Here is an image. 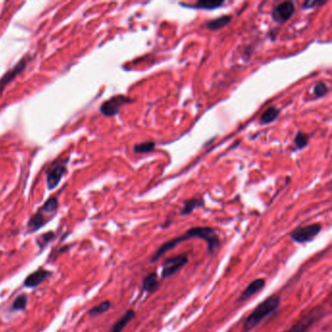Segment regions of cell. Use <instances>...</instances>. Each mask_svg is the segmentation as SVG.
Here are the masks:
<instances>
[{"label":"cell","mask_w":332,"mask_h":332,"mask_svg":"<svg viewBox=\"0 0 332 332\" xmlns=\"http://www.w3.org/2000/svg\"><path fill=\"white\" fill-rule=\"evenodd\" d=\"M309 135H306L302 132H298L295 139H294V144L298 149H303L304 147H306L309 143Z\"/></svg>","instance_id":"7402d4cb"},{"label":"cell","mask_w":332,"mask_h":332,"mask_svg":"<svg viewBox=\"0 0 332 332\" xmlns=\"http://www.w3.org/2000/svg\"><path fill=\"white\" fill-rule=\"evenodd\" d=\"M205 205L204 200L200 197V198H192L187 201L184 202L183 207L180 211V215H188L192 211H194L196 208L202 207Z\"/></svg>","instance_id":"2e32d148"},{"label":"cell","mask_w":332,"mask_h":332,"mask_svg":"<svg viewBox=\"0 0 332 332\" xmlns=\"http://www.w3.org/2000/svg\"><path fill=\"white\" fill-rule=\"evenodd\" d=\"M322 226L318 223H314L306 226H300L290 233V238L297 244H305L313 241L320 233Z\"/></svg>","instance_id":"5b68a950"},{"label":"cell","mask_w":332,"mask_h":332,"mask_svg":"<svg viewBox=\"0 0 332 332\" xmlns=\"http://www.w3.org/2000/svg\"><path fill=\"white\" fill-rule=\"evenodd\" d=\"M52 273L49 272L47 270L43 269V268H39L36 270L35 272H33L32 274H30L27 279L24 282V285L26 287L29 288H34L37 287L40 284H42L49 276H51Z\"/></svg>","instance_id":"8fae6325"},{"label":"cell","mask_w":332,"mask_h":332,"mask_svg":"<svg viewBox=\"0 0 332 332\" xmlns=\"http://www.w3.org/2000/svg\"><path fill=\"white\" fill-rule=\"evenodd\" d=\"M224 4V1H216V0H201L198 1L195 5H191L195 9H205V10H213L222 7Z\"/></svg>","instance_id":"e0dca14e"},{"label":"cell","mask_w":332,"mask_h":332,"mask_svg":"<svg viewBox=\"0 0 332 332\" xmlns=\"http://www.w3.org/2000/svg\"><path fill=\"white\" fill-rule=\"evenodd\" d=\"M134 100L124 95H116L105 100L99 107V111L106 117H113L119 113L122 106Z\"/></svg>","instance_id":"8992f818"},{"label":"cell","mask_w":332,"mask_h":332,"mask_svg":"<svg viewBox=\"0 0 332 332\" xmlns=\"http://www.w3.org/2000/svg\"><path fill=\"white\" fill-rule=\"evenodd\" d=\"M160 287V281L156 272L148 274L143 281V289L144 292L154 293Z\"/></svg>","instance_id":"4fadbf2b"},{"label":"cell","mask_w":332,"mask_h":332,"mask_svg":"<svg viewBox=\"0 0 332 332\" xmlns=\"http://www.w3.org/2000/svg\"><path fill=\"white\" fill-rule=\"evenodd\" d=\"M294 12H295V5L293 2H291V1L282 2L274 8L273 13H272V18L277 23L284 24L293 16Z\"/></svg>","instance_id":"30bf717a"},{"label":"cell","mask_w":332,"mask_h":332,"mask_svg":"<svg viewBox=\"0 0 332 332\" xmlns=\"http://www.w3.org/2000/svg\"><path fill=\"white\" fill-rule=\"evenodd\" d=\"M231 21H232V17L229 16V15L219 17V18H216V19H213V20L207 22L206 23V28L209 31L216 32V31L222 30L224 27L228 26Z\"/></svg>","instance_id":"9a60e30c"},{"label":"cell","mask_w":332,"mask_h":332,"mask_svg":"<svg viewBox=\"0 0 332 332\" xmlns=\"http://www.w3.org/2000/svg\"><path fill=\"white\" fill-rule=\"evenodd\" d=\"M265 285H266V282H265L264 279H256V280H254L243 291V293L241 294V296L239 297L238 301L239 302H245V301L249 300L254 294H256L260 290H262L265 287Z\"/></svg>","instance_id":"7c38bea8"},{"label":"cell","mask_w":332,"mask_h":332,"mask_svg":"<svg viewBox=\"0 0 332 332\" xmlns=\"http://www.w3.org/2000/svg\"><path fill=\"white\" fill-rule=\"evenodd\" d=\"M30 62V57H25L15 66H13L11 69H9L1 78H0V94L4 91V89L10 84L13 80L16 78L18 75H20L27 67L28 63Z\"/></svg>","instance_id":"9c48e42d"},{"label":"cell","mask_w":332,"mask_h":332,"mask_svg":"<svg viewBox=\"0 0 332 332\" xmlns=\"http://www.w3.org/2000/svg\"><path fill=\"white\" fill-rule=\"evenodd\" d=\"M28 305V297L26 294H21L12 304L13 311H24Z\"/></svg>","instance_id":"44dd1931"},{"label":"cell","mask_w":332,"mask_h":332,"mask_svg":"<svg viewBox=\"0 0 332 332\" xmlns=\"http://www.w3.org/2000/svg\"><path fill=\"white\" fill-rule=\"evenodd\" d=\"M281 299L278 295L274 294L267 297L263 302L256 306V308L250 314L245 320L243 330L250 332L254 327H256L264 318L273 314L280 306Z\"/></svg>","instance_id":"7a4b0ae2"},{"label":"cell","mask_w":332,"mask_h":332,"mask_svg":"<svg viewBox=\"0 0 332 332\" xmlns=\"http://www.w3.org/2000/svg\"><path fill=\"white\" fill-rule=\"evenodd\" d=\"M111 307L110 301L106 300L101 302L100 304L96 305L95 307H93L90 311H89V315L91 316H97L106 313Z\"/></svg>","instance_id":"d6986e66"},{"label":"cell","mask_w":332,"mask_h":332,"mask_svg":"<svg viewBox=\"0 0 332 332\" xmlns=\"http://www.w3.org/2000/svg\"><path fill=\"white\" fill-rule=\"evenodd\" d=\"M325 308L316 307L311 310L306 316L301 317L295 324H293L289 329L285 332H306L309 330L316 322L324 316Z\"/></svg>","instance_id":"277c9868"},{"label":"cell","mask_w":332,"mask_h":332,"mask_svg":"<svg viewBox=\"0 0 332 332\" xmlns=\"http://www.w3.org/2000/svg\"><path fill=\"white\" fill-rule=\"evenodd\" d=\"M187 263H188L187 254H179L166 259L162 265V273H161L162 279L172 277L176 272H178L182 267H184Z\"/></svg>","instance_id":"52a82bcc"},{"label":"cell","mask_w":332,"mask_h":332,"mask_svg":"<svg viewBox=\"0 0 332 332\" xmlns=\"http://www.w3.org/2000/svg\"><path fill=\"white\" fill-rule=\"evenodd\" d=\"M54 239V233H52V232H49V233H45V234H43L42 236H40L39 237V241H40V243L39 244H41L43 241H44V243L42 244V246L41 247H44L45 245H47L48 243H50L52 240Z\"/></svg>","instance_id":"d4e9b609"},{"label":"cell","mask_w":332,"mask_h":332,"mask_svg":"<svg viewBox=\"0 0 332 332\" xmlns=\"http://www.w3.org/2000/svg\"><path fill=\"white\" fill-rule=\"evenodd\" d=\"M136 316V312L133 310H128L126 313L121 316L112 326L110 332H122L124 330V328L126 327L127 324L134 319V317Z\"/></svg>","instance_id":"5bb4252c"},{"label":"cell","mask_w":332,"mask_h":332,"mask_svg":"<svg viewBox=\"0 0 332 332\" xmlns=\"http://www.w3.org/2000/svg\"><path fill=\"white\" fill-rule=\"evenodd\" d=\"M68 158L65 161L56 162L52 164L47 171V187L49 190L55 189L61 182L63 175L66 173V165Z\"/></svg>","instance_id":"ba28073f"},{"label":"cell","mask_w":332,"mask_h":332,"mask_svg":"<svg viewBox=\"0 0 332 332\" xmlns=\"http://www.w3.org/2000/svg\"><path fill=\"white\" fill-rule=\"evenodd\" d=\"M59 208V201L57 197H51L40 206V208L32 215L28 223L29 232H35L45 226L54 215L57 213Z\"/></svg>","instance_id":"3957f363"},{"label":"cell","mask_w":332,"mask_h":332,"mask_svg":"<svg viewBox=\"0 0 332 332\" xmlns=\"http://www.w3.org/2000/svg\"><path fill=\"white\" fill-rule=\"evenodd\" d=\"M329 92V88L327 87V85L323 82H319L317 83L315 88H314V94L316 95V97H321L324 96L327 93Z\"/></svg>","instance_id":"603a6c76"},{"label":"cell","mask_w":332,"mask_h":332,"mask_svg":"<svg viewBox=\"0 0 332 332\" xmlns=\"http://www.w3.org/2000/svg\"><path fill=\"white\" fill-rule=\"evenodd\" d=\"M156 143L153 142H145V143H138L134 146V151L139 154H146L152 152L155 149Z\"/></svg>","instance_id":"ffe728a7"},{"label":"cell","mask_w":332,"mask_h":332,"mask_svg":"<svg viewBox=\"0 0 332 332\" xmlns=\"http://www.w3.org/2000/svg\"><path fill=\"white\" fill-rule=\"evenodd\" d=\"M323 4H324L323 1H318V0H316V1H310L309 0V1L304 2L303 9H310V8H314L315 6H321Z\"/></svg>","instance_id":"cb8c5ba5"},{"label":"cell","mask_w":332,"mask_h":332,"mask_svg":"<svg viewBox=\"0 0 332 332\" xmlns=\"http://www.w3.org/2000/svg\"><path fill=\"white\" fill-rule=\"evenodd\" d=\"M193 238H197V239L205 241L207 244V251L209 254H213L215 253L219 249L220 244H222L220 239L218 237L215 229H213L211 227H202V226L193 227L189 229L184 235L174 238L173 240H170V241L164 243L155 252V253H153L152 257L150 258V262L153 263V262L158 261L159 259L161 258V256H163L165 253L174 250V248L176 246H178L180 243H183Z\"/></svg>","instance_id":"6da1fadb"},{"label":"cell","mask_w":332,"mask_h":332,"mask_svg":"<svg viewBox=\"0 0 332 332\" xmlns=\"http://www.w3.org/2000/svg\"><path fill=\"white\" fill-rule=\"evenodd\" d=\"M279 114H280V109H278L275 106H271L263 112V114L261 115V118H260V122L262 125L270 124L278 118Z\"/></svg>","instance_id":"ac0fdd59"}]
</instances>
